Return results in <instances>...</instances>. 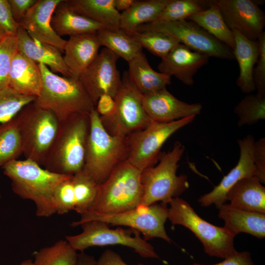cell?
Here are the masks:
<instances>
[{"label": "cell", "mask_w": 265, "mask_h": 265, "mask_svg": "<svg viewBox=\"0 0 265 265\" xmlns=\"http://www.w3.org/2000/svg\"><path fill=\"white\" fill-rule=\"evenodd\" d=\"M134 1L135 0H114V5L119 12H123L129 9Z\"/></svg>", "instance_id": "681fc988"}, {"label": "cell", "mask_w": 265, "mask_h": 265, "mask_svg": "<svg viewBox=\"0 0 265 265\" xmlns=\"http://www.w3.org/2000/svg\"><path fill=\"white\" fill-rule=\"evenodd\" d=\"M78 254L65 239L44 247L34 254V265H76Z\"/></svg>", "instance_id": "1f68e13d"}, {"label": "cell", "mask_w": 265, "mask_h": 265, "mask_svg": "<svg viewBox=\"0 0 265 265\" xmlns=\"http://www.w3.org/2000/svg\"><path fill=\"white\" fill-rule=\"evenodd\" d=\"M17 52V37L5 36L0 41V90L8 87L11 63Z\"/></svg>", "instance_id": "f35d334b"}, {"label": "cell", "mask_w": 265, "mask_h": 265, "mask_svg": "<svg viewBox=\"0 0 265 265\" xmlns=\"http://www.w3.org/2000/svg\"><path fill=\"white\" fill-rule=\"evenodd\" d=\"M118 58L104 48L79 78L95 106L101 96L107 94L114 99L120 88L122 79L116 65Z\"/></svg>", "instance_id": "5bb4252c"}, {"label": "cell", "mask_w": 265, "mask_h": 265, "mask_svg": "<svg viewBox=\"0 0 265 265\" xmlns=\"http://www.w3.org/2000/svg\"><path fill=\"white\" fill-rule=\"evenodd\" d=\"M89 118L90 130L82 170L100 184L120 163L127 160L126 137L109 134L95 108L89 114Z\"/></svg>", "instance_id": "5b68a950"}, {"label": "cell", "mask_w": 265, "mask_h": 265, "mask_svg": "<svg viewBox=\"0 0 265 265\" xmlns=\"http://www.w3.org/2000/svg\"><path fill=\"white\" fill-rule=\"evenodd\" d=\"M184 151L181 142L176 141L170 151L161 156L156 166L142 171L143 196L141 204L149 206L158 202L169 204L189 187L187 176L177 174L178 163Z\"/></svg>", "instance_id": "8992f818"}, {"label": "cell", "mask_w": 265, "mask_h": 265, "mask_svg": "<svg viewBox=\"0 0 265 265\" xmlns=\"http://www.w3.org/2000/svg\"><path fill=\"white\" fill-rule=\"evenodd\" d=\"M80 226L82 229L81 233L65 237L76 251L82 252L96 246L121 245L132 248L143 258H159L153 246L135 230L120 227L112 229L107 223L98 220L87 221Z\"/></svg>", "instance_id": "30bf717a"}, {"label": "cell", "mask_w": 265, "mask_h": 265, "mask_svg": "<svg viewBox=\"0 0 265 265\" xmlns=\"http://www.w3.org/2000/svg\"><path fill=\"white\" fill-rule=\"evenodd\" d=\"M259 46V55L256 66L253 69V79L257 90V94L265 97V32L264 31L257 39Z\"/></svg>", "instance_id": "60d3db41"}, {"label": "cell", "mask_w": 265, "mask_h": 265, "mask_svg": "<svg viewBox=\"0 0 265 265\" xmlns=\"http://www.w3.org/2000/svg\"><path fill=\"white\" fill-rule=\"evenodd\" d=\"M42 87L35 103L52 112L59 122L77 113L89 114L95 106L79 80L59 76L43 64H38Z\"/></svg>", "instance_id": "3957f363"}, {"label": "cell", "mask_w": 265, "mask_h": 265, "mask_svg": "<svg viewBox=\"0 0 265 265\" xmlns=\"http://www.w3.org/2000/svg\"><path fill=\"white\" fill-rule=\"evenodd\" d=\"M168 219L173 225H180L191 231L202 243L209 256L225 259L237 252L235 237L224 227L213 225L202 218L185 200L179 197L169 202Z\"/></svg>", "instance_id": "ba28073f"}, {"label": "cell", "mask_w": 265, "mask_h": 265, "mask_svg": "<svg viewBox=\"0 0 265 265\" xmlns=\"http://www.w3.org/2000/svg\"><path fill=\"white\" fill-rule=\"evenodd\" d=\"M145 111L153 121L168 123L201 113L199 103L188 104L178 99L166 88L143 96Z\"/></svg>", "instance_id": "ac0fdd59"}, {"label": "cell", "mask_w": 265, "mask_h": 265, "mask_svg": "<svg viewBox=\"0 0 265 265\" xmlns=\"http://www.w3.org/2000/svg\"><path fill=\"white\" fill-rule=\"evenodd\" d=\"M218 216L225 228L235 237L245 233L262 239L265 237V213L248 212L224 204L218 209Z\"/></svg>", "instance_id": "603a6c76"}, {"label": "cell", "mask_w": 265, "mask_h": 265, "mask_svg": "<svg viewBox=\"0 0 265 265\" xmlns=\"http://www.w3.org/2000/svg\"><path fill=\"white\" fill-rule=\"evenodd\" d=\"M16 37L19 53L37 64H44L55 74L71 78L61 52L56 48L33 40L20 26Z\"/></svg>", "instance_id": "44dd1931"}, {"label": "cell", "mask_w": 265, "mask_h": 265, "mask_svg": "<svg viewBox=\"0 0 265 265\" xmlns=\"http://www.w3.org/2000/svg\"><path fill=\"white\" fill-rule=\"evenodd\" d=\"M22 154L21 140L14 117L6 123L0 124V168L18 159Z\"/></svg>", "instance_id": "836d02e7"}, {"label": "cell", "mask_w": 265, "mask_h": 265, "mask_svg": "<svg viewBox=\"0 0 265 265\" xmlns=\"http://www.w3.org/2000/svg\"><path fill=\"white\" fill-rule=\"evenodd\" d=\"M76 12L100 24L104 28H120L121 13L114 5V0H66Z\"/></svg>", "instance_id": "83f0119b"}, {"label": "cell", "mask_w": 265, "mask_h": 265, "mask_svg": "<svg viewBox=\"0 0 265 265\" xmlns=\"http://www.w3.org/2000/svg\"><path fill=\"white\" fill-rule=\"evenodd\" d=\"M195 117L192 115L168 123L152 121L144 129L129 135L126 137L127 160L141 171L154 166L160 157L165 142L176 132L192 122Z\"/></svg>", "instance_id": "7c38bea8"}, {"label": "cell", "mask_w": 265, "mask_h": 265, "mask_svg": "<svg viewBox=\"0 0 265 265\" xmlns=\"http://www.w3.org/2000/svg\"><path fill=\"white\" fill-rule=\"evenodd\" d=\"M232 31L235 41L233 52L239 70L236 84L243 93L249 94L256 90L253 71L259 57V44L258 41L250 40L237 30Z\"/></svg>", "instance_id": "cb8c5ba5"}, {"label": "cell", "mask_w": 265, "mask_h": 265, "mask_svg": "<svg viewBox=\"0 0 265 265\" xmlns=\"http://www.w3.org/2000/svg\"><path fill=\"white\" fill-rule=\"evenodd\" d=\"M72 175L64 180L56 187L53 193V200L56 213L64 214L75 210L76 205Z\"/></svg>", "instance_id": "ab89813d"}, {"label": "cell", "mask_w": 265, "mask_h": 265, "mask_svg": "<svg viewBox=\"0 0 265 265\" xmlns=\"http://www.w3.org/2000/svg\"><path fill=\"white\" fill-rule=\"evenodd\" d=\"M223 19L232 30H235L246 38L257 41L264 31L265 14L255 1L251 0H218Z\"/></svg>", "instance_id": "9a60e30c"}, {"label": "cell", "mask_w": 265, "mask_h": 265, "mask_svg": "<svg viewBox=\"0 0 265 265\" xmlns=\"http://www.w3.org/2000/svg\"><path fill=\"white\" fill-rule=\"evenodd\" d=\"M89 130L88 114H75L59 122L56 134L43 162L44 168L66 175H73L82 170Z\"/></svg>", "instance_id": "7a4b0ae2"}, {"label": "cell", "mask_w": 265, "mask_h": 265, "mask_svg": "<svg viewBox=\"0 0 265 265\" xmlns=\"http://www.w3.org/2000/svg\"><path fill=\"white\" fill-rule=\"evenodd\" d=\"M255 141L252 135L238 140L239 158L237 165L223 177L211 191L199 198L198 201L202 206L214 205L218 209L226 203L227 193L236 183L243 178L255 177V166L253 157Z\"/></svg>", "instance_id": "2e32d148"}, {"label": "cell", "mask_w": 265, "mask_h": 265, "mask_svg": "<svg viewBox=\"0 0 265 265\" xmlns=\"http://www.w3.org/2000/svg\"><path fill=\"white\" fill-rule=\"evenodd\" d=\"M212 0H171L155 21L186 20L206 9Z\"/></svg>", "instance_id": "d590c367"}, {"label": "cell", "mask_w": 265, "mask_h": 265, "mask_svg": "<svg viewBox=\"0 0 265 265\" xmlns=\"http://www.w3.org/2000/svg\"><path fill=\"white\" fill-rule=\"evenodd\" d=\"M96 265H128L120 256L114 251L107 249L105 251L97 261ZM137 265H145L139 264Z\"/></svg>", "instance_id": "7dc6e473"}, {"label": "cell", "mask_w": 265, "mask_h": 265, "mask_svg": "<svg viewBox=\"0 0 265 265\" xmlns=\"http://www.w3.org/2000/svg\"><path fill=\"white\" fill-rule=\"evenodd\" d=\"M189 265H254L250 252L247 251L238 252L225 259L223 261L212 265L193 263Z\"/></svg>", "instance_id": "ee69618b"}, {"label": "cell", "mask_w": 265, "mask_h": 265, "mask_svg": "<svg viewBox=\"0 0 265 265\" xmlns=\"http://www.w3.org/2000/svg\"><path fill=\"white\" fill-rule=\"evenodd\" d=\"M131 36L142 48L161 59L179 43L170 35L157 30L135 31Z\"/></svg>", "instance_id": "e575fe53"}, {"label": "cell", "mask_w": 265, "mask_h": 265, "mask_svg": "<svg viewBox=\"0 0 265 265\" xmlns=\"http://www.w3.org/2000/svg\"><path fill=\"white\" fill-rule=\"evenodd\" d=\"M143 95L131 81L127 71L114 98L115 109L110 116L100 117L106 131L112 135L127 137L147 127L153 121L146 113Z\"/></svg>", "instance_id": "8fae6325"}, {"label": "cell", "mask_w": 265, "mask_h": 265, "mask_svg": "<svg viewBox=\"0 0 265 265\" xmlns=\"http://www.w3.org/2000/svg\"><path fill=\"white\" fill-rule=\"evenodd\" d=\"M19 265H34V264L31 260L27 259L21 262Z\"/></svg>", "instance_id": "f907efd6"}, {"label": "cell", "mask_w": 265, "mask_h": 265, "mask_svg": "<svg viewBox=\"0 0 265 265\" xmlns=\"http://www.w3.org/2000/svg\"><path fill=\"white\" fill-rule=\"evenodd\" d=\"M5 36L3 32L0 29V41Z\"/></svg>", "instance_id": "816d5d0a"}, {"label": "cell", "mask_w": 265, "mask_h": 265, "mask_svg": "<svg viewBox=\"0 0 265 265\" xmlns=\"http://www.w3.org/2000/svg\"><path fill=\"white\" fill-rule=\"evenodd\" d=\"M168 209L166 204L157 203L149 206L140 204L132 210L114 214L87 212L80 215V218L73 222L71 225L75 227L87 221L98 220L112 226L129 227L141 233L146 241L158 238L171 243V239L164 227L168 219Z\"/></svg>", "instance_id": "9c48e42d"}, {"label": "cell", "mask_w": 265, "mask_h": 265, "mask_svg": "<svg viewBox=\"0 0 265 265\" xmlns=\"http://www.w3.org/2000/svg\"><path fill=\"white\" fill-rule=\"evenodd\" d=\"M38 0H8L15 21L20 22Z\"/></svg>", "instance_id": "f6af8a7d"}, {"label": "cell", "mask_w": 265, "mask_h": 265, "mask_svg": "<svg viewBox=\"0 0 265 265\" xmlns=\"http://www.w3.org/2000/svg\"><path fill=\"white\" fill-rule=\"evenodd\" d=\"M97 34L101 46H104L118 58L121 57L128 62L142 51L138 43L121 28H102Z\"/></svg>", "instance_id": "4dcf8cb0"}, {"label": "cell", "mask_w": 265, "mask_h": 265, "mask_svg": "<svg viewBox=\"0 0 265 265\" xmlns=\"http://www.w3.org/2000/svg\"><path fill=\"white\" fill-rule=\"evenodd\" d=\"M1 197V195H0V197Z\"/></svg>", "instance_id": "f5cc1de1"}, {"label": "cell", "mask_w": 265, "mask_h": 265, "mask_svg": "<svg viewBox=\"0 0 265 265\" xmlns=\"http://www.w3.org/2000/svg\"><path fill=\"white\" fill-rule=\"evenodd\" d=\"M253 161L256 178L262 184L265 183V139L255 141L253 148Z\"/></svg>", "instance_id": "7bdbcfd3"}, {"label": "cell", "mask_w": 265, "mask_h": 265, "mask_svg": "<svg viewBox=\"0 0 265 265\" xmlns=\"http://www.w3.org/2000/svg\"><path fill=\"white\" fill-rule=\"evenodd\" d=\"M96 263L93 256L82 251L78 254L76 265H96Z\"/></svg>", "instance_id": "c3c4849f"}, {"label": "cell", "mask_w": 265, "mask_h": 265, "mask_svg": "<svg viewBox=\"0 0 265 265\" xmlns=\"http://www.w3.org/2000/svg\"><path fill=\"white\" fill-rule=\"evenodd\" d=\"M115 106L114 99L108 95L104 94L99 98L95 109L100 117H106L113 114Z\"/></svg>", "instance_id": "bcb514c9"}, {"label": "cell", "mask_w": 265, "mask_h": 265, "mask_svg": "<svg viewBox=\"0 0 265 265\" xmlns=\"http://www.w3.org/2000/svg\"><path fill=\"white\" fill-rule=\"evenodd\" d=\"M186 20L195 23L232 51L234 49L235 41L233 31L227 26L215 0H212L206 9Z\"/></svg>", "instance_id": "f546056e"}, {"label": "cell", "mask_w": 265, "mask_h": 265, "mask_svg": "<svg viewBox=\"0 0 265 265\" xmlns=\"http://www.w3.org/2000/svg\"><path fill=\"white\" fill-rule=\"evenodd\" d=\"M171 0H136L121 13L120 28L131 35L140 26L156 20Z\"/></svg>", "instance_id": "f1b7e54d"}, {"label": "cell", "mask_w": 265, "mask_h": 265, "mask_svg": "<svg viewBox=\"0 0 265 265\" xmlns=\"http://www.w3.org/2000/svg\"><path fill=\"white\" fill-rule=\"evenodd\" d=\"M234 112L238 118V125H252L265 119V97L249 94L235 107Z\"/></svg>", "instance_id": "8d00e7d4"}, {"label": "cell", "mask_w": 265, "mask_h": 265, "mask_svg": "<svg viewBox=\"0 0 265 265\" xmlns=\"http://www.w3.org/2000/svg\"><path fill=\"white\" fill-rule=\"evenodd\" d=\"M19 27L12 15L8 0H0V29L5 36H16Z\"/></svg>", "instance_id": "b9f144b4"}, {"label": "cell", "mask_w": 265, "mask_h": 265, "mask_svg": "<svg viewBox=\"0 0 265 265\" xmlns=\"http://www.w3.org/2000/svg\"><path fill=\"white\" fill-rule=\"evenodd\" d=\"M226 201L235 208L265 213V187L255 177L243 178L229 190Z\"/></svg>", "instance_id": "4316f807"}, {"label": "cell", "mask_w": 265, "mask_h": 265, "mask_svg": "<svg viewBox=\"0 0 265 265\" xmlns=\"http://www.w3.org/2000/svg\"><path fill=\"white\" fill-rule=\"evenodd\" d=\"M146 30L165 33L175 38L179 43L209 57L234 59L231 49L190 21H154L139 26L135 31Z\"/></svg>", "instance_id": "4fadbf2b"}, {"label": "cell", "mask_w": 265, "mask_h": 265, "mask_svg": "<svg viewBox=\"0 0 265 265\" xmlns=\"http://www.w3.org/2000/svg\"><path fill=\"white\" fill-rule=\"evenodd\" d=\"M75 210L80 215L89 211L97 197L99 184L83 170L72 175Z\"/></svg>", "instance_id": "d6a6232c"}, {"label": "cell", "mask_w": 265, "mask_h": 265, "mask_svg": "<svg viewBox=\"0 0 265 265\" xmlns=\"http://www.w3.org/2000/svg\"><path fill=\"white\" fill-rule=\"evenodd\" d=\"M1 168L11 180L13 191L21 198L33 201L36 215L41 217L56 213L54 190L59 183L72 176L52 172L27 159L11 161Z\"/></svg>", "instance_id": "6da1fadb"}, {"label": "cell", "mask_w": 265, "mask_h": 265, "mask_svg": "<svg viewBox=\"0 0 265 265\" xmlns=\"http://www.w3.org/2000/svg\"><path fill=\"white\" fill-rule=\"evenodd\" d=\"M62 0H38L19 23L34 40L55 47L64 52L67 40L58 36L51 25L57 5Z\"/></svg>", "instance_id": "e0dca14e"}, {"label": "cell", "mask_w": 265, "mask_h": 265, "mask_svg": "<svg viewBox=\"0 0 265 265\" xmlns=\"http://www.w3.org/2000/svg\"><path fill=\"white\" fill-rule=\"evenodd\" d=\"M128 63L130 80L143 96L159 91L171 84V76L153 70L142 51Z\"/></svg>", "instance_id": "d4e9b609"}, {"label": "cell", "mask_w": 265, "mask_h": 265, "mask_svg": "<svg viewBox=\"0 0 265 265\" xmlns=\"http://www.w3.org/2000/svg\"><path fill=\"white\" fill-rule=\"evenodd\" d=\"M51 25L61 37L97 32L104 28L99 23L73 10L66 0H62L56 7L52 17Z\"/></svg>", "instance_id": "484cf974"}, {"label": "cell", "mask_w": 265, "mask_h": 265, "mask_svg": "<svg viewBox=\"0 0 265 265\" xmlns=\"http://www.w3.org/2000/svg\"><path fill=\"white\" fill-rule=\"evenodd\" d=\"M36 98L22 95L9 87L0 90V124L12 119Z\"/></svg>", "instance_id": "74e56055"}, {"label": "cell", "mask_w": 265, "mask_h": 265, "mask_svg": "<svg viewBox=\"0 0 265 265\" xmlns=\"http://www.w3.org/2000/svg\"><path fill=\"white\" fill-rule=\"evenodd\" d=\"M209 57L179 43L161 59L158 68L159 72L174 76L184 84L191 86L194 75L208 63Z\"/></svg>", "instance_id": "d6986e66"}, {"label": "cell", "mask_w": 265, "mask_h": 265, "mask_svg": "<svg viewBox=\"0 0 265 265\" xmlns=\"http://www.w3.org/2000/svg\"><path fill=\"white\" fill-rule=\"evenodd\" d=\"M101 46L97 32L70 37L64 47L63 59L71 78L79 79L98 55Z\"/></svg>", "instance_id": "ffe728a7"}, {"label": "cell", "mask_w": 265, "mask_h": 265, "mask_svg": "<svg viewBox=\"0 0 265 265\" xmlns=\"http://www.w3.org/2000/svg\"><path fill=\"white\" fill-rule=\"evenodd\" d=\"M26 159L43 165L56 134L59 122L51 111L34 102L25 106L14 117Z\"/></svg>", "instance_id": "52a82bcc"}, {"label": "cell", "mask_w": 265, "mask_h": 265, "mask_svg": "<svg viewBox=\"0 0 265 265\" xmlns=\"http://www.w3.org/2000/svg\"><path fill=\"white\" fill-rule=\"evenodd\" d=\"M41 87L42 76L38 64L18 52L11 63L8 87L22 95L36 98Z\"/></svg>", "instance_id": "7402d4cb"}, {"label": "cell", "mask_w": 265, "mask_h": 265, "mask_svg": "<svg viewBox=\"0 0 265 265\" xmlns=\"http://www.w3.org/2000/svg\"><path fill=\"white\" fill-rule=\"evenodd\" d=\"M141 172L127 160L120 163L99 185L96 200L88 212L114 214L132 210L141 204L143 196Z\"/></svg>", "instance_id": "277c9868"}]
</instances>
